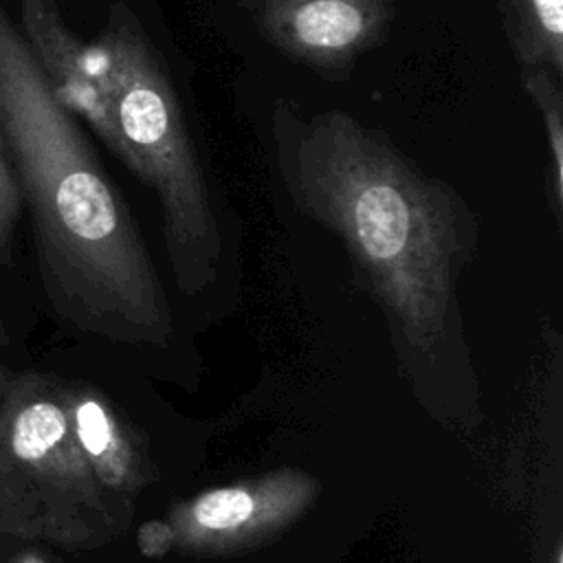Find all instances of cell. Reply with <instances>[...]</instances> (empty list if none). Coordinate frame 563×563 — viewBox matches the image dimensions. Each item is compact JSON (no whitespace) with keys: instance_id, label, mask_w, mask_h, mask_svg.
I'll return each mask as SVG.
<instances>
[{"instance_id":"1","label":"cell","mask_w":563,"mask_h":563,"mask_svg":"<svg viewBox=\"0 0 563 563\" xmlns=\"http://www.w3.org/2000/svg\"><path fill=\"white\" fill-rule=\"evenodd\" d=\"M271 130L286 194L339 238L354 282L407 334L438 330L477 257L479 220L464 196L343 110L277 101Z\"/></svg>"},{"instance_id":"2","label":"cell","mask_w":563,"mask_h":563,"mask_svg":"<svg viewBox=\"0 0 563 563\" xmlns=\"http://www.w3.org/2000/svg\"><path fill=\"white\" fill-rule=\"evenodd\" d=\"M0 139L29 211L44 295L66 319L101 330L167 314L147 244L79 121L51 92L0 2Z\"/></svg>"},{"instance_id":"3","label":"cell","mask_w":563,"mask_h":563,"mask_svg":"<svg viewBox=\"0 0 563 563\" xmlns=\"http://www.w3.org/2000/svg\"><path fill=\"white\" fill-rule=\"evenodd\" d=\"M110 66L123 165L152 187L174 282L185 292L218 279L224 260L218 202L172 68L136 11L117 0L97 37Z\"/></svg>"},{"instance_id":"4","label":"cell","mask_w":563,"mask_h":563,"mask_svg":"<svg viewBox=\"0 0 563 563\" xmlns=\"http://www.w3.org/2000/svg\"><path fill=\"white\" fill-rule=\"evenodd\" d=\"M398 0H246L260 35L282 55L325 77H345L378 46Z\"/></svg>"},{"instance_id":"5","label":"cell","mask_w":563,"mask_h":563,"mask_svg":"<svg viewBox=\"0 0 563 563\" xmlns=\"http://www.w3.org/2000/svg\"><path fill=\"white\" fill-rule=\"evenodd\" d=\"M15 24L55 99L123 163L112 77L99 42H84L66 24L59 0H18Z\"/></svg>"},{"instance_id":"6","label":"cell","mask_w":563,"mask_h":563,"mask_svg":"<svg viewBox=\"0 0 563 563\" xmlns=\"http://www.w3.org/2000/svg\"><path fill=\"white\" fill-rule=\"evenodd\" d=\"M497 7L519 73L563 79V0H497Z\"/></svg>"},{"instance_id":"7","label":"cell","mask_w":563,"mask_h":563,"mask_svg":"<svg viewBox=\"0 0 563 563\" xmlns=\"http://www.w3.org/2000/svg\"><path fill=\"white\" fill-rule=\"evenodd\" d=\"M521 86L532 99L545 130V202L563 229V90L559 77L545 70H521Z\"/></svg>"},{"instance_id":"8","label":"cell","mask_w":563,"mask_h":563,"mask_svg":"<svg viewBox=\"0 0 563 563\" xmlns=\"http://www.w3.org/2000/svg\"><path fill=\"white\" fill-rule=\"evenodd\" d=\"M253 512V501L244 490L238 488H222L202 495L196 506L194 515L205 528L213 530H229L244 523Z\"/></svg>"},{"instance_id":"9","label":"cell","mask_w":563,"mask_h":563,"mask_svg":"<svg viewBox=\"0 0 563 563\" xmlns=\"http://www.w3.org/2000/svg\"><path fill=\"white\" fill-rule=\"evenodd\" d=\"M22 209L24 205H22L20 185L13 172V163L0 139V264L2 266L13 264L15 227Z\"/></svg>"},{"instance_id":"10","label":"cell","mask_w":563,"mask_h":563,"mask_svg":"<svg viewBox=\"0 0 563 563\" xmlns=\"http://www.w3.org/2000/svg\"><path fill=\"white\" fill-rule=\"evenodd\" d=\"M75 429H77V440L90 455L95 457L106 455V451L112 444V431H110L106 411L101 409L99 402L84 400L75 407Z\"/></svg>"},{"instance_id":"11","label":"cell","mask_w":563,"mask_h":563,"mask_svg":"<svg viewBox=\"0 0 563 563\" xmlns=\"http://www.w3.org/2000/svg\"><path fill=\"white\" fill-rule=\"evenodd\" d=\"M9 343V339H7V332H4V328H2V321H0V347H4ZM11 378H13V372L0 361V396L4 394V389L9 387V383H11Z\"/></svg>"},{"instance_id":"12","label":"cell","mask_w":563,"mask_h":563,"mask_svg":"<svg viewBox=\"0 0 563 563\" xmlns=\"http://www.w3.org/2000/svg\"><path fill=\"white\" fill-rule=\"evenodd\" d=\"M15 563H40V561L33 559V556H26V559H20V561H15Z\"/></svg>"}]
</instances>
